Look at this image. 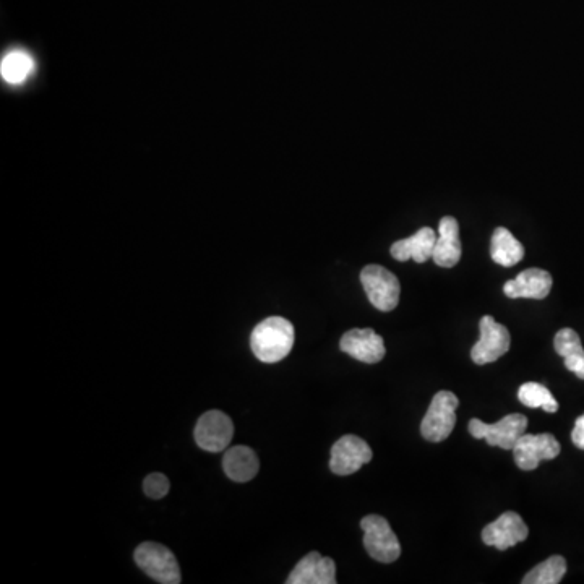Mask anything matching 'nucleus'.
<instances>
[{
  "label": "nucleus",
  "instance_id": "4be33fe9",
  "mask_svg": "<svg viewBox=\"0 0 584 584\" xmlns=\"http://www.w3.org/2000/svg\"><path fill=\"white\" fill-rule=\"evenodd\" d=\"M518 400L528 408H541L546 413L559 411V403L555 401L554 395L550 393L549 388L544 387L541 383H523L518 390Z\"/></svg>",
  "mask_w": 584,
  "mask_h": 584
},
{
  "label": "nucleus",
  "instance_id": "4468645a",
  "mask_svg": "<svg viewBox=\"0 0 584 584\" xmlns=\"http://www.w3.org/2000/svg\"><path fill=\"white\" fill-rule=\"evenodd\" d=\"M288 584H336V565L318 552H310L289 575Z\"/></svg>",
  "mask_w": 584,
  "mask_h": 584
},
{
  "label": "nucleus",
  "instance_id": "dca6fc26",
  "mask_svg": "<svg viewBox=\"0 0 584 584\" xmlns=\"http://www.w3.org/2000/svg\"><path fill=\"white\" fill-rule=\"evenodd\" d=\"M435 242H437V232L434 229H419L413 236L391 245V257L398 262L414 260L416 263H426L434 255Z\"/></svg>",
  "mask_w": 584,
  "mask_h": 584
},
{
  "label": "nucleus",
  "instance_id": "f257e3e1",
  "mask_svg": "<svg viewBox=\"0 0 584 584\" xmlns=\"http://www.w3.org/2000/svg\"><path fill=\"white\" fill-rule=\"evenodd\" d=\"M296 340L294 325L283 317H268L258 323L250 336V346L258 361L275 364L292 351Z\"/></svg>",
  "mask_w": 584,
  "mask_h": 584
},
{
  "label": "nucleus",
  "instance_id": "5701e85b",
  "mask_svg": "<svg viewBox=\"0 0 584 584\" xmlns=\"http://www.w3.org/2000/svg\"><path fill=\"white\" fill-rule=\"evenodd\" d=\"M168 477L161 473L148 474L145 477V482H143V489H145V494L150 497V499H163L169 492Z\"/></svg>",
  "mask_w": 584,
  "mask_h": 584
},
{
  "label": "nucleus",
  "instance_id": "f8f14e48",
  "mask_svg": "<svg viewBox=\"0 0 584 584\" xmlns=\"http://www.w3.org/2000/svg\"><path fill=\"white\" fill-rule=\"evenodd\" d=\"M340 348L343 353L365 364H377L387 354L385 341L372 328H354L346 331L341 338Z\"/></svg>",
  "mask_w": 584,
  "mask_h": 584
},
{
  "label": "nucleus",
  "instance_id": "6e6552de",
  "mask_svg": "<svg viewBox=\"0 0 584 584\" xmlns=\"http://www.w3.org/2000/svg\"><path fill=\"white\" fill-rule=\"evenodd\" d=\"M559 440L552 434L521 435L513 448V456L518 468L523 471H534L544 460H554L560 455Z\"/></svg>",
  "mask_w": 584,
  "mask_h": 584
},
{
  "label": "nucleus",
  "instance_id": "9d476101",
  "mask_svg": "<svg viewBox=\"0 0 584 584\" xmlns=\"http://www.w3.org/2000/svg\"><path fill=\"white\" fill-rule=\"evenodd\" d=\"M234 435L231 417L221 411H208L198 419L195 426V442L198 447L211 453H218L228 448Z\"/></svg>",
  "mask_w": 584,
  "mask_h": 584
},
{
  "label": "nucleus",
  "instance_id": "9b49d317",
  "mask_svg": "<svg viewBox=\"0 0 584 584\" xmlns=\"http://www.w3.org/2000/svg\"><path fill=\"white\" fill-rule=\"evenodd\" d=\"M529 536V529L515 511H507L499 516L494 523L487 524L482 531V541L487 546L495 547L499 550H507L515 547L516 544L526 541Z\"/></svg>",
  "mask_w": 584,
  "mask_h": 584
},
{
  "label": "nucleus",
  "instance_id": "f3484780",
  "mask_svg": "<svg viewBox=\"0 0 584 584\" xmlns=\"http://www.w3.org/2000/svg\"><path fill=\"white\" fill-rule=\"evenodd\" d=\"M224 473L234 482H249L260 469L257 453L252 448L237 445L229 448L223 460Z\"/></svg>",
  "mask_w": 584,
  "mask_h": 584
},
{
  "label": "nucleus",
  "instance_id": "20e7f679",
  "mask_svg": "<svg viewBox=\"0 0 584 584\" xmlns=\"http://www.w3.org/2000/svg\"><path fill=\"white\" fill-rule=\"evenodd\" d=\"M458 398L451 391H438L430 403L429 411L422 419V437L432 443L443 442L450 437L456 426Z\"/></svg>",
  "mask_w": 584,
  "mask_h": 584
},
{
  "label": "nucleus",
  "instance_id": "ddd939ff",
  "mask_svg": "<svg viewBox=\"0 0 584 584\" xmlns=\"http://www.w3.org/2000/svg\"><path fill=\"white\" fill-rule=\"evenodd\" d=\"M552 284H554V280H552L549 271L541 270V268H529V270L521 271L515 280L507 281L503 286V292L510 299L524 297V299L541 301L549 296Z\"/></svg>",
  "mask_w": 584,
  "mask_h": 584
},
{
  "label": "nucleus",
  "instance_id": "b1692460",
  "mask_svg": "<svg viewBox=\"0 0 584 584\" xmlns=\"http://www.w3.org/2000/svg\"><path fill=\"white\" fill-rule=\"evenodd\" d=\"M572 442L575 443V447L584 450V414L576 419L575 429L572 432Z\"/></svg>",
  "mask_w": 584,
  "mask_h": 584
},
{
  "label": "nucleus",
  "instance_id": "7ed1b4c3",
  "mask_svg": "<svg viewBox=\"0 0 584 584\" xmlns=\"http://www.w3.org/2000/svg\"><path fill=\"white\" fill-rule=\"evenodd\" d=\"M361 528L364 531L365 550L372 559L382 563H391L400 559V541L383 516H365L362 518Z\"/></svg>",
  "mask_w": 584,
  "mask_h": 584
},
{
  "label": "nucleus",
  "instance_id": "a211bd4d",
  "mask_svg": "<svg viewBox=\"0 0 584 584\" xmlns=\"http://www.w3.org/2000/svg\"><path fill=\"white\" fill-rule=\"evenodd\" d=\"M554 348L563 357L565 367L584 380V349L578 333L572 328H563L555 335Z\"/></svg>",
  "mask_w": 584,
  "mask_h": 584
},
{
  "label": "nucleus",
  "instance_id": "0eeeda50",
  "mask_svg": "<svg viewBox=\"0 0 584 584\" xmlns=\"http://www.w3.org/2000/svg\"><path fill=\"white\" fill-rule=\"evenodd\" d=\"M481 338L474 344L471 351V359L474 364L486 365L495 362L500 357L505 356L510 349V331L505 325L495 322L494 317L486 315L479 323Z\"/></svg>",
  "mask_w": 584,
  "mask_h": 584
},
{
  "label": "nucleus",
  "instance_id": "f03ea898",
  "mask_svg": "<svg viewBox=\"0 0 584 584\" xmlns=\"http://www.w3.org/2000/svg\"><path fill=\"white\" fill-rule=\"evenodd\" d=\"M134 559L138 567L158 583L179 584L182 581L176 555L163 544L143 542L135 549Z\"/></svg>",
  "mask_w": 584,
  "mask_h": 584
},
{
  "label": "nucleus",
  "instance_id": "6ab92c4d",
  "mask_svg": "<svg viewBox=\"0 0 584 584\" xmlns=\"http://www.w3.org/2000/svg\"><path fill=\"white\" fill-rule=\"evenodd\" d=\"M490 257L502 267H515L523 260L524 247L507 228H497L490 241Z\"/></svg>",
  "mask_w": 584,
  "mask_h": 584
},
{
  "label": "nucleus",
  "instance_id": "1a4fd4ad",
  "mask_svg": "<svg viewBox=\"0 0 584 584\" xmlns=\"http://www.w3.org/2000/svg\"><path fill=\"white\" fill-rule=\"evenodd\" d=\"M372 448L357 435H344L331 448L330 469L338 476H351L372 461Z\"/></svg>",
  "mask_w": 584,
  "mask_h": 584
},
{
  "label": "nucleus",
  "instance_id": "412c9836",
  "mask_svg": "<svg viewBox=\"0 0 584 584\" xmlns=\"http://www.w3.org/2000/svg\"><path fill=\"white\" fill-rule=\"evenodd\" d=\"M567 573V560L562 555H554L546 562L539 563L524 576L523 584H559Z\"/></svg>",
  "mask_w": 584,
  "mask_h": 584
},
{
  "label": "nucleus",
  "instance_id": "2eb2a0df",
  "mask_svg": "<svg viewBox=\"0 0 584 584\" xmlns=\"http://www.w3.org/2000/svg\"><path fill=\"white\" fill-rule=\"evenodd\" d=\"M460 226L453 216H445L438 224V237L435 242L432 260L438 267L453 268L461 260Z\"/></svg>",
  "mask_w": 584,
  "mask_h": 584
},
{
  "label": "nucleus",
  "instance_id": "aec40b11",
  "mask_svg": "<svg viewBox=\"0 0 584 584\" xmlns=\"http://www.w3.org/2000/svg\"><path fill=\"white\" fill-rule=\"evenodd\" d=\"M33 70H35L33 57L28 52L22 51V49L7 52L2 62H0V75L10 85L25 83L30 78Z\"/></svg>",
  "mask_w": 584,
  "mask_h": 584
},
{
  "label": "nucleus",
  "instance_id": "423d86ee",
  "mask_svg": "<svg viewBox=\"0 0 584 584\" xmlns=\"http://www.w3.org/2000/svg\"><path fill=\"white\" fill-rule=\"evenodd\" d=\"M469 434L486 440L492 447L513 450L521 435L528 429V417L523 414H508L502 421L486 424L479 419L469 421Z\"/></svg>",
  "mask_w": 584,
  "mask_h": 584
},
{
  "label": "nucleus",
  "instance_id": "39448f33",
  "mask_svg": "<svg viewBox=\"0 0 584 584\" xmlns=\"http://www.w3.org/2000/svg\"><path fill=\"white\" fill-rule=\"evenodd\" d=\"M361 283L370 304L382 312H391L400 302V281L390 270L380 265H367L361 271Z\"/></svg>",
  "mask_w": 584,
  "mask_h": 584
}]
</instances>
